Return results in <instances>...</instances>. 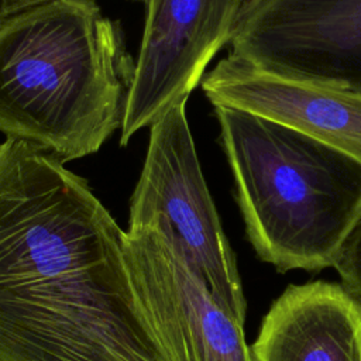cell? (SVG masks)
I'll list each match as a JSON object with an SVG mask.
<instances>
[{
  "instance_id": "cell-11",
  "label": "cell",
  "mask_w": 361,
  "mask_h": 361,
  "mask_svg": "<svg viewBox=\"0 0 361 361\" xmlns=\"http://www.w3.org/2000/svg\"><path fill=\"white\" fill-rule=\"evenodd\" d=\"M49 0H0V24L7 18Z\"/></svg>"
},
{
  "instance_id": "cell-5",
  "label": "cell",
  "mask_w": 361,
  "mask_h": 361,
  "mask_svg": "<svg viewBox=\"0 0 361 361\" xmlns=\"http://www.w3.org/2000/svg\"><path fill=\"white\" fill-rule=\"evenodd\" d=\"M228 44L279 76L361 94V0H248Z\"/></svg>"
},
{
  "instance_id": "cell-9",
  "label": "cell",
  "mask_w": 361,
  "mask_h": 361,
  "mask_svg": "<svg viewBox=\"0 0 361 361\" xmlns=\"http://www.w3.org/2000/svg\"><path fill=\"white\" fill-rule=\"evenodd\" d=\"M254 361H361V303L340 283L288 285L262 317Z\"/></svg>"
},
{
  "instance_id": "cell-8",
  "label": "cell",
  "mask_w": 361,
  "mask_h": 361,
  "mask_svg": "<svg viewBox=\"0 0 361 361\" xmlns=\"http://www.w3.org/2000/svg\"><path fill=\"white\" fill-rule=\"evenodd\" d=\"M213 106L241 109L361 161V94L288 79L228 54L202 79Z\"/></svg>"
},
{
  "instance_id": "cell-3",
  "label": "cell",
  "mask_w": 361,
  "mask_h": 361,
  "mask_svg": "<svg viewBox=\"0 0 361 361\" xmlns=\"http://www.w3.org/2000/svg\"><path fill=\"white\" fill-rule=\"evenodd\" d=\"M247 238L278 272H317L361 214V161L293 127L214 106Z\"/></svg>"
},
{
  "instance_id": "cell-1",
  "label": "cell",
  "mask_w": 361,
  "mask_h": 361,
  "mask_svg": "<svg viewBox=\"0 0 361 361\" xmlns=\"http://www.w3.org/2000/svg\"><path fill=\"white\" fill-rule=\"evenodd\" d=\"M51 152L0 142V361H171L126 230Z\"/></svg>"
},
{
  "instance_id": "cell-6",
  "label": "cell",
  "mask_w": 361,
  "mask_h": 361,
  "mask_svg": "<svg viewBox=\"0 0 361 361\" xmlns=\"http://www.w3.org/2000/svg\"><path fill=\"white\" fill-rule=\"evenodd\" d=\"M126 258L171 361H254L244 329L157 223L126 230Z\"/></svg>"
},
{
  "instance_id": "cell-4",
  "label": "cell",
  "mask_w": 361,
  "mask_h": 361,
  "mask_svg": "<svg viewBox=\"0 0 361 361\" xmlns=\"http://www.w3.org/2000/svg\"><path fill=\"white\" fill-rule=\"evenodd\" d=\"M186 102L179 100L149 126L128 227L157 223L219 303L244 324L247 302L237 259L200 168Z\"/></svg>"
},
{
  "instance_id": "cell-7",
  "label": "cell",
  "mask_w": 361,
  "mask_h": 361,
  "mask_svg": "<svg viewBox=\"0 0 361 361\" xmlns=\"http://www.w3.org/2000/svg\"><path fill=\"white\" fill-rule=\"evenodd\" d=\"M248 0H144L145 25L120 127V145L188 99L230 42Z\"/></svg>"
},
{
  "instance_id": "cell-2",
  "label": "cell",
  "mask_w": 361,
  "mask_h": 361,
  "mask_svg": "<svg viewBox=\"0 0 361 361\" xmlns=\"http://www.w3.org/2000/svg\"><path fill=\"white\" fill-rule=\"evenodd\" d=\"M135 61L96 0H49L0 24V133L62 162L121 127Z\"/></svg>"
},
{
  "instance_id": "cell-10",
  "label": "cell",
  "mask_w": 361,
  "mask_h": 361,
  "mask_svg": "<svg viewBox=\"0 0 361 361\" xmlns=\"http://www.w3.org/2000/svg\"><path fill=\"white\" fill-rule=\"evenodd\" d=\"M340 285L361 303V214L341 243L333 265Z\"/></svg>"
}]
</instances>
